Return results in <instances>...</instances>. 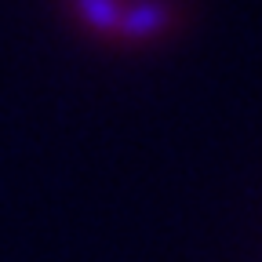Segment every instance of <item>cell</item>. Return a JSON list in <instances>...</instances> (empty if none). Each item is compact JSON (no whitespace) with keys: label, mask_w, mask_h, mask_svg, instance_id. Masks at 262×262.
Wrapping results in <instances>:
<instances>
[{"label":"cell","mask_w":262,"mask_h":262,"mask_svg":"<svg viewBox=\"0 0 262 262\" xmlns=\"http://www.w3.org/2000/svg\"><path fill=\"white\" fill-rule=\"evenodd\" d=\"M66 8L88 33L120 44H149L179 26L171 0H66Z\"/></svg>","instance_id":"6da1fadb"}]
</instances>
